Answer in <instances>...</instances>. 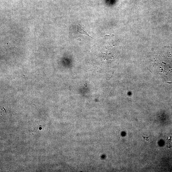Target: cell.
I'll return each mask as SVG.
<instances>
[{
	"instance_id": "1",
	"label": "cell",
	"mask_w": 172,
	"mask_h": 172,
	"mask_svg": "<svg viewBox=\"0 0 172 172\" xmlns=\"http://www.w3.org/2000/svg\"><path fill=\"white\" fill-rule=\"evenodd\" d=\"M77 32H79V33H80V34H85V35H87V36H89V37L93 38L92 37H91V36H90L86 31L85 28L84 26L79 24L78 25H77Z\"/></svg>"
}]
</instances>
